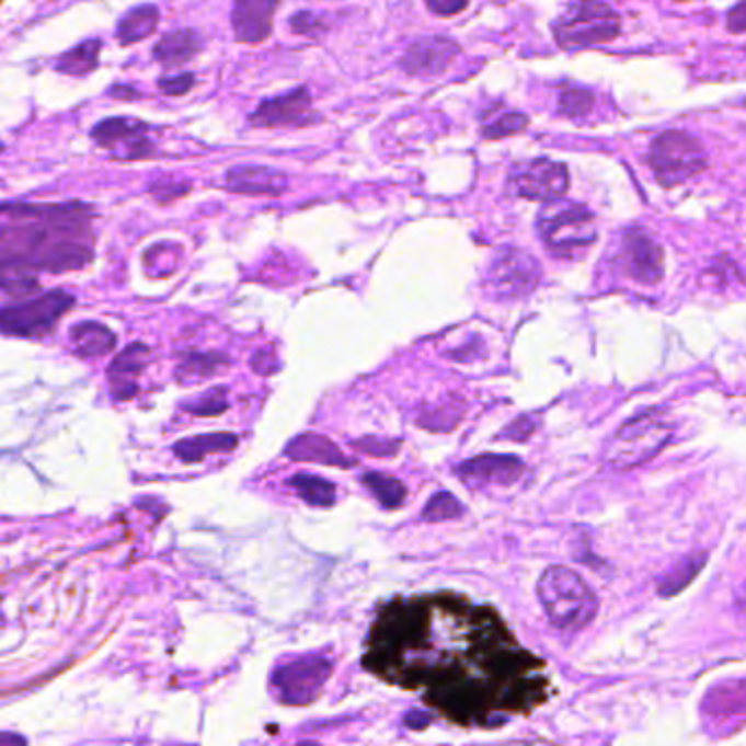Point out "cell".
Masks as SVG:
<instances>
[{
	"mask_svg": "<svg viewBox=\"0 0 746 746\" xmlns=\"http://www.w3.org/2000/svg\"><path fill=\"white\" fill-rule=\"evenodd\" d=\"M364 666L418 692L464 727L502 725L550 697L541 659L519 646L497 611L458 594L397 598L381 607Z\"/></svg>",
	"mask_w": 746,
	"mask_h": 746,
	"instance_id": "cell-1",
	"label": "cell"
},
{
	"mask_svg": "<svg viewBox=\"0 0 746 746\" xmlns=\"http://www.w3.org/2000/svg\"><path fill=\"white\" fill-rule=\"evenodd\" d=\"M92 208L66 204H0V269L11 278L2 285L13 294L35 287L26 269L68 272L92 259Z\"/></svg>",
	"mask_w": 746,
	"mask_h": 746,
	"instance_id": "cell-2",
	"label": "cell"
},
{
	"mask_svg": "<svg viewBox=\"0 0 746 746\" xmlns=\"http://www.w3.org/2000/svg\"><path fill=\"white\" fill-rule=\"evenodd\" d=\"M537 594L550 622L561 631H581L598 613L594 589L565 565L548 567L537 585Z\"/></svg>",
	"mask_w": 746,
	"mask_h": 746,
	"instance_id": "cell-3",
	"label": "cell"
},
{
	"mask_svg": "<svg viewBox=\"0 0 746 746\" xmlns=\"http://www.w3.org/2000/svg\"><path fill=\"white\" fill-rule=\"evenodd\" d=\"M537 232L546 248L563 259H576L585 254L598 239L596 215L565 197L546 202L537 217Z\"/></svg>",
	"mask_w": 746,
	"mask_h": 746,
	"instance_id": "cell-4",
	"label": "cell"
},
{
	"mask_svg": "<svg viewBox=\"0 0 746 746\" xmlns=\"http://www.w3.org/2000/svg\"><path fill=\"white\" fill-rule=\"evenodd\" d=\"M552 31L561 48L581 50L616 39L622 18L607 0H578L554 20Z\"/></svg>",
	"mask_w": 746,
	"mask_h": 746,
	"instance_id": "cell-5",
	"label": "cell"
},
{
	"mask_svg": "<svg viewBox=\"0 0 746 746\" xmlns=\"http://www.w3.org/2000/svg\"><path fill=\"white\" fill-rule=\"evenodd\" d=\"M649 167L653 169L655 180L670 188L705 171L708 151L697 136L684 129H668L651 142Z\"/></svg>",
	"mask_w": 746,
	"mask_h": 746,
	"instance_id": "cell-6",
	"label": "cell"
},
{
	"mask_svg": "<svg viewBox=\"0 0 746 746\" xmlns=\"http://www.w3.org/2000/svg\"><path fill=\"white\" fill-rule=\"evenodd\" d=\"M673 427L657 414H640L624 423L607 443L605 460L613 469H633L649 462L670 440Z\"/></svg>",
	"mask_w": 746,
	"mask_h": 746,
	"instance_id": "cell-7",
	"label": "cell"
},
{
	"mask_svg": "<svg viewBox=\"0 0 746 746\" xmlns=\"http://www.w3.org/2000/svg\"><path fill=\"white\" fill-rule=\"evenodd\" d=\"M539 280H541L539 261L515 245L502 248L486 272V289L495 300L524 298L537 289Z\"/></svg>",
	"mask_w": 746,
	"mask_h": 746,
	"instance_id": "cell-8",
	"label": "cell"
},
{
	"mask_svg": "<svg viewBox=\"0 0 746 746\" xmlns=\"http://www.w3.org/2000/svg\"><path fill=\"white\" fill-rule=\"evenodd\" d=\"M74 305V298L61 289L46 291L33 300L0 309V333L18 337H37L48 333L55 322Z\"/></svg>",
	"mask_w": 746,
	"mask_h": 746,
	"instance_id": "cell-9",
	"label": "cell"
},
{
	"mask_svg": "<svg viewBox=\"0 0 746 746\" xmlns=\"http://www.w3.org/2000/svg\"><path fill=\"white\" fill-rule=\"evenodd\" d=\"M567 188H570L567 164L550 158L521 160L513 164L506 180L508 195L532 202L559 199L567 193Z\"/></svg>",
	"mask_w": 746,
	"mask_h": 746,
	"instance_id": "cell-10",
	"label": "cell"
},
{
	"mask_svg": "<svg viewBox=\"0 0 746 746\" xmlns=\"http://www.w3.org/2000/svg\"><path fill=\"white\" fill-rule=\"evenodd\" d=\"M331 675V662L322 657H305L283 664L272 675V688L285 705H307L324 688Z\"/></svg>",
	"mask_w": 746,
	"mask_h": 746,
	"instance_id": "cell-11",
	"label": "cell"
},
{
	"mask_svg": "<svg viewBox=\"0 0 746 746\" xmlns=\"http://www.w3.org/2000/svg\"><path fill=\"white\" fill-rule=\"evenodd\" d=\"M315 120H320V114L313 112L311 92L305 85L261 101L250 114L254 127H305Z\"/></svg>",
	"mask_w": 746,
	"mask_h": 746,
	"instance_id": "cell-12",
	"label": "cell"
},
{
	"mask_svg": "<svg viewBox=\"0 0 746 746\" xmlns=\"http://www.w3.org/2000/svg\"><path fill=\"white\" fill-rule=\"evenodd\" d=\"M620 256L633 280L657 285L664 278V248L644 228H629L622 234Z\"/></svg>",
	"mask_w": 746,
	"mask_h": 746,
	"instance_id": "cell-13",
	"label": "cell"
},
{
	"mask_svg": "<svg viewBox=\"0 0 746 746\" xmlns=\"http://www.w3.org/2000/svg\"><path fill=\"white\" fill-rule=\"evenodd\" d=\"M147 131H149V125L138 118L114 116V118L99 120L92 129V138L99 145L110 147L116 156L131 160L151 151V142L145 136Z\"/></svg>",
	"mask_w": 746,
	"mask_h": 746,
	"instance_id": "cell-14",
	"label": "cell"
},
{
	"mask_svg": "<svg viewBox=\"0 0 746 746\" xmlns=\"http://www.w3.org/2000/svg\"><path fill=\"white\" fill-rule=\"evenodd\" d=\"M460 53V46L454 37L447 35H429L412 42L401 59V68L416 77L440 74L449 68V64Z\"/></svg>",
	"mask_w": 746,
	"mask_h": 746,
	"instance_id": "cell-15",
	"label": "cell"
},
{
	"mask_svg": "<svg viewBox=\"0 0 746 746\" xmlns=\"http://www.w3.org/2000/svg\"><path fill=\"white\" fill-rule=\"evenodd\" d=\"M226 186L241 195H280L289 186L287 173L265 164H237L226 171Z\"/></svg>",
	"mask_w": 746,
	"mask_h": 746,
	"instance_id": "cell-16",
	"label": "cell"
},
{
	"mask_svg": "<svg viewBox=\"0 0 746 746\" xmlns=\"http://www.w3.org/2000/svg\"><path fill=\"white\" fill-rule=\"evenodd\" d=\"M280 0H234L232 31L239 42H263L272 33V20Z\"/></svg>",
	"mask_w": 746,
	"mask_h": 746,
	"instance_id": "cell-17",
	"label": "cell"
},
{
	"mask_svg": "<svg viewBox=\"0 0 746 746\" xmlns=\"http://www.w3.org/2000/svg\"><path fill=\"white\" fill-rule=\"evenodd\" d=\"M456 473L475 484H515L524 473V462L515 456H480L462 462Z\"/></svg>",
	"mask_w": 746,
	"mask_h": 746,
	"instance_id": "cell-18",
	"label": "cell"
},
{
	"mask_svg": "<svg viewBox=\"0 0 746 746\" xmlns=\"http://www.w3.org/2000/svg\"><path fill=\"white\" fill-rule=\"evenodd\" d=\"M202 48V37L193 28H177L164 33L153 46V57L167 68H177L195 57Z\"/></svg>",
	"mask_w": 746,
	"mask_h": 746,
	"instance_id": "cell-19",
	"label": "cell"
},
{
	"mask_svg": "<svg viewBox=\"0 0 746 746\" xmlns=\"http://www.w3.org/2000/svg\"><path fill=\"white\" fill-rule=\"evenodd\" d=\"M149 359V351L145 344L136 342L129 348H125L110 366V379H112V390L116 399H129V394L136 390L134 377L145 368Z\"/></svg>",
	"mask_w": 746,
	"mask_h": 746,
	"instance_id": "cell-20",
	"label": "cell"
},
{
	"mask_svg": "<svg viewBox=\"0 0 746 746\" xmlns=\"http://www.w3.org/2000/svg\"><path fill=\"white\" fill-rule=\"evenodd\" d=\"M289 458L294 460H309V462H322V464H340V467H348L353 464V460H348L344 454H340V449L322 438V436H313V434H305L298 436L285 451Z\"/></svg>",
	"mask_w": 746,
	"mask_h": 746,
	"instance_id": "cell-21",
	"label": "cell"
},
{
	"mask_svg": "<svg viewBox=\"0 0 746 746\" xmlns=\"http://www.w3.org/2000/svg\"><path fill=\"white\" fill-rule=\"evenodd\" d=\"M160 11L156 4H138L129 9L116 24V37L120 44H134L151 35L158 26Z\"/></svg>",
	"mask_w": 746,
	"mask_h": 746,
	"instance_id": "cell-22",
	"label": "cell"
},
{
	"mask_svg": "<svg viewBox=\"0 0 746 746\" xmlns=\"http://www.w3.org/2000/svg\"><path fill=\"white\" fill-rule=\"evenodd\" d=\"M239 438L234 434H204L195 438H186L182 443L173 445V454L182 462H199L208 454H219V451H232L237 447Z\"/></svg>",
	"mask_w": 746,
	"mask_h": 746,
	"instance_id": "cell-23",
	"label": "cell"
},
{
	"mask_svg": "<svg viewBox=\"0 0 746 746\" xmlns=\"http://www.w3.org/2000/svg\"><path fill=\"white\" fill-rule=\"evenodd\" d=\"M70 340H72L74 348L81 355H88V357H101V355L110 353L116 344L114 333L99 322H79L70 331Z\"/></svg>",
	"mask_w": 746,
	"mask_h": 746,
	"instance_id": "cell-24",
	"label": "cell"
},
{
	"mask_svg": "<svg viewBox=\"0 0 746 746\" xmlns=\"http://www.w3.org/2000/svg\"><path fill=\"white\" fill-rule=\"evenodd\" d=\"M99 50H101V42L99 39H85L81 44H77L74 48L66 50L57 61L55 68L64 74H74V77H83L90 70L96 68L99 64Z\"/></svg>",
	"mask_w": 746,
	"mask_h": 746,
	"instance_id": "cell-25",
	"label": "cell"
},
{
	"mask_svg": "<svg viewBox=\"0 0 746 746\" xmlns=\"http://www.w3.org/2000/svg\"><path fill=\"white\" fill-rule=\"evenodd\" d=\"M594 105H596L594 90L585 88V85H578V83H572L565 90H561L556 112L561 116H567V118H574V120H583V118H587L592 114Z\"/></svg>",
	"mask_w": 746,
	"mask_h": 746,
	"instance_id": "cell-26",
	"label": "cell"
},
{
	"mask_svg": "<svg viewBox=\"0 0 746 746\" xmlns=\"http://www.w3.org/2000/svg\"><path fill=\"white\" fill-rule=\"evenodd\" d=\"M289 486L311 506H331L335 502V486L318 475L298 473L289 480Z\"/></svg>",
	"mask_w": 746,
	"mask_h": 746,
	"instance_id": "cell-27",
	"label": "cell"
},
{
	"mask_svg": "<svg viewBox=\"0 0 746 746\" xmlns=\"http://www.w3.org/2000/svg\"><path fill=\"white\" fill-rule=\"evenodd\" d=\"M708 556L705 554H695L684 559L662 583H659V594L662 596H673L677 592H681L684 587H688L692 583V578L699 574V570L705 565Z\"/></svg>",
	"mask_w": 746,
	"mask_h": 746,
	"instance_id": "cell-28",
	"label": "cell"
},
{
	"mask_svg": "<svg viewBox=\"0 0 746 746\" xmlns=\"http://www.w3.org/2000/svg\"><path fill=\"white\" fill-rule=\"evenodd\" d=\"M364 486L386 506V508H397L405 500V486L388 475L381 473H368L364 475Z\"/></svg>",
	"mask_w": 746,
	"mask_h": 746,
	"instance_id": "cell-29",
	"label": "cell"
},
{
	"mask_svg": "<svg viewBox=\"0 0 746 746\" xmlns=\"http://www.w3.org/2000/svg\"><path fill=\"white\" fill-rule=\"evenodd\" d=\"M528 127V116L524 112H504L497 118L489 120L482 125V138L486 140H497V138H508Z\"/></svg>",
	"mask_w": 746,
	"mask_h": 746,
	"instance_id": "cell-30",
	"label": "cell"
},
{
	"mask_svg": "<svg viewBox=\"0 0 746 746\" xmlns=\"http://www.w3.org/2000/svg\"><path fill=\"white\" fill-rule=\"evenodd\" d=\"M460 515H464V506L458 502V497H454L447 491L436 493L423 510V519H427V521H447V519H456Z\"/></svg>",
	"mask_w": 746,
	"mask_h": 746,
	"instance_id": "cell-31",
	"label": "cell"
},
{
	"mask_svg": "<svg viewBox=\"0 0 746 746\" xmlns=\"http://www.w3.org/2000/svg\"><path fill=\"white\" fill-rule=\"evenodd\" d=\"M221 366V361H217L215 355H191L177 370V375L182 377L184 383L188 381H202L204 377H210L217 368Z\"/></svg>",
	"mask_w": 746,
	"mask_h": 746,
	"instance_id": "cell-32",
	"label": "cell"
},
{
	"mask_svg": "<svg viewBox=\"0 0 746 746\" xmlns=\"http://www.w3.org/2000/svg\"><path fill=\"white\" fill-rule=\"evenodd\" d=\"M226 408H228V399H226V390L221 388L210 390L202 394L195 403L186 405V410H191L197 416H219L221 412H226Z\"/></svg>",
	"mask_w": 746,
	"mask_h": 746,
	"instance_id": "cell-33",
	"label": "cell"
},
{
	"mask_svg": "<svg viewBox=\"0 0 746 746\" xmlns=\"http://www.w3.org/2000/svg\"><path fill=\"white\" fill-rule=\"evenodd\" d=\"M289 26L300 35L315 37L326 28V22H324V15H318L313 11H298V13L291 15Z\"/></svg>",
	"mask_w": 746,
	"mask_h": 746,
	"instance_id": "cell-34",
	"label": "cell"
},
{
	"mask_svg": "<svg viewBox=\"0 0 746 746\" xmlns=\"http://www.w3.org/2000/svg\"><path fill=\"white\" fill-rule=\"evenodd\" d=\"M195 83V77L191 72H175V74H164L158 79V85L164 94L169 96H180L186 94Z\"/></svg>",
	"mask_w": 746,
	"mask_h": 746,
	"instance_id": "cell-35",
	"label": "cell"
},
{
	"mask_svg": "<svg viewBox=\"0 0 746 746\" xmlns=\"http://www.w3.org/2000/svg\"><path fill=\"white\" fill-rule=\"evenodd\" d=\"M425 2L429 11H434L436 15H456L469 4V0H425Z\"/></svg>",
	"mask_w": 746,
	"mask_h": 746,
	"instance_id": "cell-36",
	"label": "cell"
},
{
	"mask_svg": "<svg viewBox=\"0 0 746 746\" xmlns=\"http://www.w3.org/2000/svg\"><path fill=\"white\" fill-rule=\"evenodd\" d=\"M727 26L732 33H745L746 28V0H738L734 9L727 13Z\"/></svg>",
	"mask_w": 746,
	"mask_h": 746,
	"instance_id": "cell-37",
	"label": "cell"
},
{
	"mask_svg": "<svg viewBox=\"0 0 746 746\" xmlns=\"http://www.w3.org/2000/svg\"><path fill=\"white\" fill-rule=\"evenodd\" d=\"M0 743H24V738H18V736H0Z\"/></svg>",
	"mask_w": 746,
	"mask_h": 746,
	"instance_id": "cell-38",
	"label": "cell"
}]
</instances>
